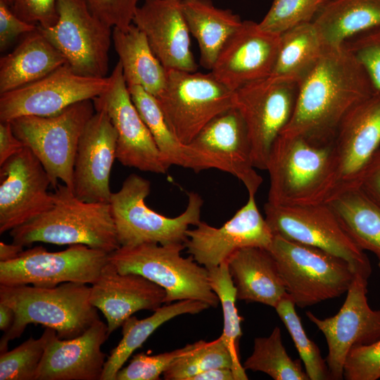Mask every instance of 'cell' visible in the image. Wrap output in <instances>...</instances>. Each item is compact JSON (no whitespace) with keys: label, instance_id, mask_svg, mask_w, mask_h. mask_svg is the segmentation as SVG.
<instances>
[{"label":"cell","instance_id":"6da1fadb","mask_svg":"<svg viewBox=\"0 0 380 380\" xmlns=\"http://www.w3.org/2000/svg\"><path fill=\"white\" fill-rule=\"evenodd\" d=\"M295 110L280 134L331 145L348 113L377 90L367 70L343 45L325 47L298 84Z\"/></svg>","mask_w":380,"mask_h":380},{"label":"cell","instance_id":"7a4b0ae2","mask_svg":"<svg viewBox=\"0 0 380 380\" xmlns=\"http://www.w3.org/2000/svg\"><path fill=\"white\" fill-rule=\"evenodd\" d=\"M90 290L87 284L74 282L52 288L0 284V302L15 312L11 328L1 338L0 353L8 350L9 341L19 338L29 324L53 329L61 339L82 335L100 319L90 303Z\"/></svg>","mask_w":380,"mask_h":380},{"label":"cell","instance_id":"3957f363","mask_svg":"<svg viewBox=\"0 0 380 380\" xmlns=\"http://www.w3.org/2000/svg\"><path fill=\"white\" fill-rule=\"evenodd\" d=\"M52 194L49 210L9 232L13 243L83 244L107 253L120 247L109 203L83 201L64 184Z\"/></svg>","mask_w":380,"mask_h":380},{"label":"cell","instance_id":"277c9868","mask_svg":"<svg viewBox=\"0 0 380 380\" xmlns=\"http://www.w3.org/2000/svg\"><path fill=\"white\" fill-rule=\"evenodd\" d=\"M332 144L317 146L299 137L280 134L266 165L267 203L296 205L324 202L331 177Z\"/></svg>","mask_w":380,"mask_h":380},{"label":"cell","instance_id":"5b68a950","mask_svg":"<svg viewBox=\"0 0 380 380\" xmlns=\"http://www.w3.org/2000/svg\"><path fill=\"white\" fill-rule=\"evenodd\" d=\"M150 192L149 180L131 174L121 188L112 193L109 205L120 246L184 244L189 225L196 226L201 221V196L189 192L185 210L177 217H169L147 206L145 201Z\"/></svg>","mask_w":380,"mask_h":380},{"label":"cell","instance_id":"8992f818","mask_svg":"<svg viewBox=\"0 0 380 380\" xmlns=\"http://www.w3.org/2000/svg\"><path fill=\"white\" fill-rule=\"evenodd\" d=\"M267 249L277 262L287 293L300 308L340 297L357 274L339 256L278 235H274Z\"/></svg>","mask_w":380,"mask_h":380},{"label":"cell","instance_id":"52a82bcc","mask_svg":"<svg viewBox=\"0 0 380 380\" xmlns=\"http://www.w3.org/2000/svg\"><path fill=\"white\" fill-rule=\"evenodd\" d=\"M184 243H142L120 246L109 253L108 261L120 273L138 274L162 287L165 304L196 300L216 308L219 298L213 291L208 270L190 255L184 258Z\"/></svg>","mask_w":380,"mask_h":380},{"label":"cell","instance_id":"ba28073f","mask_svg":"<svg viewBox=\"0 0 380 380\" xmlns=\"http://www.w3.org/2000/svg\"><path fill=\"white\" fill-rule=\"evenodd\" d=\"M94 112L92 100H85L56 115H24L11 121L15 135L41 162L54 189L61 180L73 191L78 143Z\"/></svg>","mask_w":380,"mask_h":380},{"label":"cell","instance_id":"9c48e42d","mask_svg":"<svg viewBox=\"0 0 380 380\" xmlns=\"http://www.w3.org/2000/svg\"><path fill=\"white\" fill-rule=\"evenodd\" d=\"M156 99L169 127L186 144L213 118L235 106L234 91L211 72L168 70Z\"/></svg>","mask_w":380,"mask_h":380},{"label":"cell","instance_id":"30bf717a","mask_svg":"<svg viewBox=\"0 0 380 380\" xmlns=\"http://www.w3.org/2000/svg\"><path fill=\"white\" fill-rule=\"evenodd\" d=\"M264 211L274 235L323 249L347 260L357 273L370 277L367 255L350 237L327 203L275 205L267 202Z\"/></svg>","mask_w":380,"mask_h":380},{"label":"cell","instance_id":"8fae6325","mask_svg":"<svg viewBox=\"0 0 380 380\" xmlns=\"http://www.w3.org/2000/svg\"><path fill=\"white\" fill-rule=\"evenodd\" d=\"M109 253L83 244L58 252L35 246L15 260L0 262V284L46 288L66 282L93 284L108 262Z\"/></svg>","mask_w":380,"mask_h":380},{"label":"cell","instance_id":"7c38bea8","mask_svg":"<svg viewBox=\"0 0 380 380\" xmlns=\"http://www.w3.org/2000/svg\"><path fill=\"white\" fill-rule=\"evenodd\" d=\"M57 10L56 24L47 29L39 26L42 32L74 72L87 77H107L112 27L91 13L84 0H58Z\"/></svg>","mask_w":380,"mask_h":380},{"label":"cell","instance_id":"4fadbf2b","mask_svg":"<svg viewBox=\"0 0 380 380\" xmlns=\"http://www.w3.org/2000/svg\"><path fill=\"white\" fill-rule=\"evenodd\" d=\"M298 84L268 77L235 93V107L246 123L255 168L266 170L272 147L293 114Z\"/></svg>","mask_w":380,"mask_h":380},{"label":"cell","instance_id":"5bb4252c","mask_svg":"<svg viewBox=\"0 0 380 380\" xmlns=\"http://www.w3.org/2000/svg\"><path fill=\"white\" fill-rule=\"evenodd\" d=\"M380 146V91L355 106L341 123L332 143V172L324 202L360 186Z\"/></svg>","mask_w":380,"mask_h":380},{"label":"cell","instance_id":"9a60e30c","mask_svg":"<svg viewBox=\"0 0 380 380\" xmlns=\"http://www.w3.org/2000/svg\"><path fill=\"white\" fill-rule=\"evenodd\" d=\"M109 80L108 87L92 101L95 110L107 113L117 132L116 159L141 171L167 173L169 167L132 100L119 62Z\"/></svg>","mask_w":380,"mask_h":380},{"label":"cell","instance_id":"2e32d148","mask_svg":"<svg viewBox=\"0 0 380 380\" xmlns=\"http://www.w3.org/2000/svg\"><path fill=\"white\" fill-rule=\"evenodd\" d=\"M109 81V76L79 75L65 63L42 79L0 94V121L56 115L75 103L93 100L108 87Z\"/></svg>","mask_w":380,"mask_h":380},{"label":"cell","instance_id":"e0dca14e","mask_svg":"<svg viewBox=\"0 0 380 380\" xmlns=\"http://www.w3.org/2000/svg\"><path fill=\"white\" fill-rule=\"evenodd\" d=\"M367 280L357 273L346 292L345 301L334 316L320 319L310 311L305 315L324 334L328 355L325 359L331 380L343 379V367L350 350L380 338V310L368 303Z\"/></svg>","mask_w":380,"mask_h":380},{"label":"cell","instance_id":"ac0fdd59","mask_svg":"<svg viewBox=\"0 0 380 380\" xmlns=\"http://www.w3.org/2000/svg\"><path fill=\"white\" fill-rule=\"evenodd\" d=\"M44 166L25 146L0 165V234L10 232L49 210L53 203Z\"/></svg>","mask_w":380,"mask_h":380},{"label":"cell","instance_id":"d6986e66","mask_svg":"<svg viewBox=\"0 0 380 380\" xmlns=\"http://www.w3.org/2000/svg\"><path fill=\"white\" fill-rule=\"evenodd\" d=\"M185 248L195 261L210 269L226 262L235 251L247 247L268 248L274 234L255 202L248 194L246 203L222 226L201 221L186 231Z\"/></svg>","mask_w":380,"mask_h":380},{"label":"cell","instance_id":"ffe728a7","mask_svg":"<svg viewBox=\"0 0 380 380\" xmlns=\"http://www.w3.org/2000/svg\"><path fill=\"white\" fill-rule=\"evenodd\" d=\"M280 35L243 20L227 39L210 70L212 75L235 91L250 82L270 77L277 59Z\"/></svg>","mask_w":380,"mask_h":380},{"label":"cell","instance_id":"44dd1931","mask_svg":"<svg viewBox=\"0 0 380 380\" xmlns=\"http://www.w3.org/2000/svg\"><path fill=\"white\" fill-rule=\"evenodd\" d=\"M117 132L107 113L95 110L80 137L74 162L73 192L79 198L109 203Z\"/></svg>","mask_w":380,"mask_h":380},{"label":"cell","instance_id":"7402d4cb","mask_svg":"<svg viewBox=\"0 0 380 380\" xmlns=\"http://www.w3.org/2000/svg\"><path fill=\"white\" fill-rule=\"evenodd\" d=\"M189 145L214 158L220 165L222 171L241 181L248 194L255 195L262 178L253 165L246 123L235 106L208 122Z\"/></svg>","mask_w":380,"mask_h":380},{"label":"cell","instance_id":"603a6c76","mask_svg":"<svg viewBox=\"0 0 380 380\" xmlns=\"http://www.w3.org/2000/svg\"><path fill=\"white\" fill-rule=\"evenodd\" d=\"M47 341L35 380H101L106 354L101 346L108 338V327L96 321L82 335L61 339L46 327Z\"/></svg>","mask_w":380,"mask_h":380},{"label":"cell","instance_id":"cb8c5ba5","mask_svg":"<svg viewBox=\"0 0 380 380\" xmlns=\"http://www.w3.org/2000/svg\"><path fill=\"white\" fill-rule=\"evenodd\" d=\"M132 23L144 33L166 70H197L182 0H144L137 7Z\"/></svg>","mask_w":380,"mask_h":380},{"label":"cell","instance_id":"d4e9b609","mask_svg":"<svg viewBox=\"0 0 380 380\" xmlns=\"http://www.w3.org/2000/svg\"><path fill=\"white\" fill-rule=\"evenodd\" d=\"M90 287V303L105 317L108 336L136 312L156 310L166 296L158 284L138 274L120 273L109 261Z\"/></svg>","mask_w":380,"mask_h":380},{"label":"cell","instance_id":"484cf974","mask_svg":"<svg viewBox=\"0 0 380 380\" xmlns=\"http://www.w3.org/2000/svg\"><path fill=\"white\" fill-rule=\"evenodd\" d=\"M237 300L275 308L286 294L277 262L267 248L247 247L227 260Z\"/></svg>","mask_w":380,"mask_h":380},{"label":"cell","instance_id":"4316f807","mask_svg":"<svg viewBox=\"0 0 380 380\" xmlns=\"http://www.w3.org/2000/svg\"><path fill=\"white\" fill-rule=\"evenodd\" d=\"M65 63L64 56L38 26L1 58L0 94L42 79Z\"/></svg>","mask_w":380,"mask_h":380},{"label":"cell","instance_id":"83f0119b","mask_svg":"<svg viewBox=\"0 0 380 380\" xmlns=\"http://www.w3.org/2000/svg\"><path fill=\"white\" fill-rule=\"evenodd\" d=\"M132 100L152 134L165 164L180 166L196 172L208 169L221 170L210 156L182 142L169 127L154 96L138 85L127 86Z\"/></svg>","mask_w":380,"mask_h":380},{"label":"cell","instance_id":"f1b7e54d","mask_svg":"<svg viewBox=\"0 0 380 380\" xmlns=\"http://www.w3.org/2000/svg\"><path fill=\"white\" fill-rule=\"evenodd\" d=\"M112 37L127 86H140L157 96L165 85L167 70L144 33L132 23L123 29L114 27Z\"/></svg>","mask_w":380,"mask_h":380},{"label":"cell","instance_id":"f546056e","mask_svg":"<svg viewBox=\"0 0 380 380\" xmlns=\"http://www.w3.org/2000/svg\"><path fill=\"white\" fill-rule=\"evenodd\" d=\"M182 8L189 32L198 44L200 63L211 70L222 46L243 20L209 0H182Z\"/></svg>","mask_w":380,"mask_h":380},{"label":"cell","instance_id":"4dcf8cb0","mask_svg":"<svg viewBox=\"0 0 380 380\" xmlns=\"http://www.w3.org/2000/svg\"><path fill=\"white\" fill-rule=\"evenodd\" d=\"M325 47L380 26V0H328L312 21Z\"/></svg>","mask_w":380,"mask_h":380},{"label":"cell","instance_id":"1f68e13d","mask_svg":"<svg viewBox=\"0 0 380 380\" xmlns=\"http://www.w3.org/2000/svg\"><path fill=\"white\" fill-rule=\"evenodd\" d=\"M207 303L196 300H182L164 304L150 317L139 319L132 315L121 325L122 338L106 360L101 380H115L118 371L149 336L163 324L184 314L195 315L208 308Z\"/></svg>","mask_w":380,"mask_h":380},{"label":"cell","instance_id":"d6a6232c","mask_svg":"<svg viewBox=\"0 0 380 380\" xmlns=\"http://www.w3.org/2000/svg\"><path fill=\"white\" fill-rule=\"evenodd\" d=\"M326 203L356 245L372 252L380 266V206L360 186L341 192Z\"/></svg>","mask_w":380,"mask_h":380},{"label":"cell","instance_id":"836d02e7","mask_svg":"<svg viewBox=\"0 0 380 380\" xmlns=\"http://www.w3.org/2000/svg\"><path fill=\"white\" fill-rule=\"evenodd\" d=\"M324 46L312 22L280 34L279 51L270 77L298 84L319 61Z\"/></svg>","mask_w":380,"mask_h":380},{"label":"cell","instance_id":"e575fe53","mask_svg":"<svg viewBox=\"0 0 380 380\" xmlns=\"http://www.w3.org/2000/svg\"><path fill=\"white\" fill-rule=\"evenodd\" d=\"M208 279L213 291L219 298L223 312V331L220 336L232 360L235 380H247L248 376L239 356V343L242 336L243 318L236 306V289L229 271L227 261L208 269Z\"/></svg>","mask_w":380,"mask_h":380},{"label":"cell","instance_id":"d590c367","mask_svg":"<svg viewBox=\"0 0 380 380\" xmlns=\"http://www.w3.org/2000/svg\"><path fill=\"white\" fill-rule=\"evenodd\" d=\"M301 360H293L282 342L281 332L275 327L270 336L254 339L252 354L243 362L245 370L261 372L274 380H309Z\"/></svg>","mask_w":380,"mask_h":380},{"label":"cell","instance_id":"8d00e7d4","mask_svg":"<svg viewBox=\"0 0 380 380\" xmlns=\"http://www.w3.org/2000/svg\"><path fill=\"white\" fill-rule=\"evenodd\" d=\"M232 360L221 336L213 341L194 343L193 348L178 358L163 374L165 380H190L208 369L229 367Z\"/></svg>","mask_w":380,"mask_h":380},{"label":"cell","instance_id":"74e56055","mask_svg":"<svg viewBox=\"0 0 380 380\" xmlns=\"http://www.w3.org/2000/svg\"><path fill=\"white\" fill-rule=\"evenodd\" d=\"M295 306L287 293L274 309L294 343L309 380L331 379L326 360L317 345L307 336Z\"/></svg>","mask_w":380,"mask_h":380},{"label":"cell","instance_id":"f35d334b","mask_svg":"<svg viewBox=\"0 0 380 380\" xmlns=\"http://www.w3.org/2000/svg\"><path fill=\"white\" fill-rule=\"evenodd\" d=\"M46 341L45 329L39 338L31 336L13 349L0 353V380H35Z\"/></svg>","mask_w":380,"mask_h":380},{"label":"cell","instance_id":"ab89813d","mask_svg":"<svg viewBox=\"0 0 380 380\" xmlns=\"http://www.w3.org/2000/svg\"><path fill=\"white\" fill-rule=\"evenodd\" d=\"M328 0H273L258 23L266 31L281 34L301 24L311 23Z\"/></svg>","mask_w":380,"mask_h":380},{"label":"cell","instance_id":"60d3db41","mask_svg":"<svg viewBox=\"0 0 380 380\" xmlns=\"http://www.w3.org/2000/svg\"><path fill=\"white\" fill-rule=\"evenodd\" d=\"M194 343L154 355L144 353L134 355L129 363L117 373L115 380H158L178 358L187 353Z\"/></svg>","mask_w":380,"mask_h":380},{"label":"cell","instance_id":"b9f144b4","mask_svg":"<svg viewBox=\"0 0 380 380\" xmlns=\"http://www.w3.org/2000/svg\"><path fill=\"white\" fill-rule=\"evenodd\" d=\"M343 46L363 65L374 87L380 91V26L354 35Z\"/></svg>","mask_w":380,"mask_h":380},{"label":"cell","instance_id":"7bdbcfd3","mask_svg":"<svg viewBox=\"0 0 380 380\" xmlns=\"http://www.w3.org/2000/svg\"><path fill=\"white\" fill-rule=\"evenodd\" d=\"M343 379H380V338L372 344L358 346L350 350L344 364Z\"/></svg>","mask_w":380,"mask_h":380},{"label":"cell","instance_id":"ee69618b","mask_svg":"<svg viewBox=\"0 0 380 380\" xmlns=\"http://www.w3.org/2000/svg\"><path fill=\"white\" fill-rule=\"evenodd\" d=\"M90 11L111 27L125 28L132 23L139 0H84Z\"/></svg>","mask_w":380,"mask_h":380},{"label":"cell","instance_id":"f6af8a7d","mask_svg":"<svg viewBox=\"0 0 380 380\" xmlns=\"http://www.w3.org/2000/svg\"><path fill=\"white\" fill-rule=\"evenodd\" d=\"M57 2L58 0H13L11 8L21 20L47 29L58 22Z\"/></svg>","mask_w":380,"mask_h":380},{"label":"cell","instance_id":"bcb514c9","mask_svg":"<svg viewBox=\"0 0 380 380\" xmlns=\"http://www.w3.org/2000/svg\"><path fill=\"white\" fill-rule=\"evenodd\" d=\"M38 25L18 18L4 0H0V50L4 51L19 36L36 30Z\"/></svg>","mask_w":380,"mask_h":380},{"label":"cell","instance_id":"7dc6e473","mask_svg":"<svg viewBox=\"0 0 380 380\" xmlns=\"http://www.w3.org/2000/svg\"><path fill=\"white\" fill-rule=\"evenodd\" d=\"M360 187L380 206V148L367 167Z\"/></svg>","mask_w":380,"mask_h":380},{"label":"cell","instance_id":"c3c4849f","mask_svg":"<svg viewBox=\"0 0 380 380\" xmlns=\"http://www.w3.org/2000/svg\"><path fill=\"white\" fill-rule=\"evenodd\" d=\"M25 146L15 135L11 122L0 121V165Z\"/></svg>","mask_w":380,"mask_h":380},{"label":"cell","instance_id":"681fc988","mask_svg":"<svg viewBox=\"0 0 380 380\" xmlns=\"http://www.w3.org/2000/svg\"><path fill=\"white\" fill-rule=\"evenodd\" d=\"M190 380H235V377L231 368L218 367L199 373Z\"/></svg>","mask_w":380,"mask_h":380},{"label":"cell","instance_id":"f907efd6","mask_svg":"<svg viewBox=\"0 0 380 380\" xmlns=\"http://www.w3.org/2000/svg\"><path fill=\"white\" fill-rule=\"evenodd\" d=\"M21 245L0 242V262H7L16 259L24 251Z\"/></svg>","mask_w":380,"mask_h":380},{"label":"cell","instance_id":"816d5d0a","mask_svg":"<svg viewBox=\"0 0 380 380\" xmlns=\"http://www.w3.org/2000/svg\"><path fill=\"white\" fill-rule=\"evenodd\" d=\"M15 319V312L9 305L0 302V329L4 333L12 327Z\"/></svg>","mask_w":380,"mask_h":380},{"label":"cell","instance_id":"f5cc1de1","mask_svg":"<svg viewBox=\"0 0 380 380\" xmlns=\"http://www.w3.org/2000/svg\"><path fill=\"white\" fill-rule=\"evenodd\" d=\"M6 4L11 7V4H12V1L13 0H4Z\"/></svg>","mask_w":380,"mask_h":380}]
</instances>
